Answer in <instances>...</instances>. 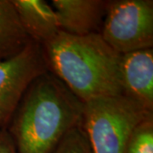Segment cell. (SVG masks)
I'll return each mask as SVG.
<instances>
[{
  "label": "cell",
  "instance_id": "1",
  "mask_svg": "<svg viewBox=\"0 0 153 153\" xmlns=\"http://www.w3.org/2000/svg\"><path fill=\"white\" fill-rule=\"evenodd\" d=\"M83 107L84 102L48 71L29 85L4 128L17 153H52L81 125Z\"/></svg>",
  "mask_w": 153,
  "mask_h": 153
},
{
  "label": "cell",
  "instance_id": "2",
  "mask_svg": "<svg viewBox=\"0 0 153 153\" xmlns=\"http://www.w3.org/2000/svg\"><path fill=\"white\" fill-rule=\"evenodd\" d=\"M41 45L48 71L82 102L123 94L121 55L100 34L76 36L60 31Z\"/></svg>",
  "mask_w": 153,
  "mask_h": 153
},
{
  "label": "cell",
  "instance_id": "3",
  "mask_svg": "<svg viewBox=\"0 0 153 153\" xmlns=\"http://www.w3.org/2000/svg\"><path fill=\"white\" fill-rule=\"evenodd\" d=\"M153 111L123 94L84 102L81 128L92 153H125L132 133Z\"/></svg>",
  "mask_w": 153,
  "mask_h": 153
},
{
  "label": "cell",
  "instance_id": "4",
  "mask_svg": "<svg viewBox=\"0 0 153 153\" xmlns=\"http://www.w3.org/2000/svg\"><path fill=\"white\" fill-rule=\"evenodd\" d=\"M100 34L120 55L152 49L153 1H108Z\"/></svg>",
  "mask_w": 153,
  "mask_h": 153
},
{
  "label": "cell",
  "instance_id": "5",
  "mask_svg": "<svg viewBox=\"0 0 153 153\" xmlns=\"http://www.w3.org/2000/svg\"><path fill=\"white\" fill-rule=\"evenodd\" d=\"M48 71L42 45L33 41L19 54L0 60V126L5 128L29 85Z\"/></svg>",
  "mask_w": 153,
  "mask_h": 153
},
{
  "label": "cell",
  "instance_id": "6",
  "mask_svg": "<svg viewBox=\"0 0 153 153\" xmlns=\"http://www.w3.org/2000/svg\"><path fill=\"white\" fill-rule=\"evenodd\" d=\"M120 81L123 95L153 111V49L121 55Z\"/></svg>",
  "mask_w": 153,
  "mask_h": 153
},
{
  "label": "cell",
  "instance_id": "7",
  "mask_svg": "<svg viewBox=\"0 0 153 153\" xmlns=\"http://www.w3.org/2000/svg\"><path fill=\"white\" fill-rule=\"evenodd\" d=\"M108 1L52 0L60 31L76 36L100 33Z\"/></svg>",
  "mask_w": 153,
  "mask_h": 153
},
{
  "label": "cell",
  "instance_id": "8",
  "mask_svg": "<svg viewBox=\"0 0 153 153\" xmlns=\"http://www.w3.org/2000/svg\"><path fill=\"white\" fill-rule=\"evenodd\" d=\"M22 27L38 44L48 42L60 32L55 10L44 0H12Z\"/></svg>",
  "mask_w": 153,
  "mask_h": 153
},
{
  "label": "cell",
  "instance_id": "9",
  "mask_svg": "<svg viewBox=\"0 0 153 153\" xmlns=\"http://www.w3.org/2000/svg\"><path fill=\"white\" fill-rule=\"evenodd\" d=\"M32 42L12 0H0V60L19 54Z\"/></svg>",
  "mask_w": 153,
  "mask_h": 153
},
{
  "label": "cell",
  "instance_id": "10",
  "mask_svg": "<svg viewBox=\"0 0 153 153\" xmlns=\"http://www.w3.org/2000/svg\"><path fill=\"white\" fill-rule=\"evenodd\" d=\"M125 153H153V117L143 121L135 128Z\"/></svg>",
  "mask_w": 153,
  "mask_h": 153
},
{
  "label": "cell",
  "instance_id": "11",
  "mask_svg": "<svg viewBox=\"0 0 153 153\" xmlns=\"http://www.w3.org/2000/svg\"><path fill=\"white\" fill-rule=\"evenodd\" d=\"M52 153H92L87 137L81 126L71 129Z\"/></svg>",
  "mask_w": 153,
  "mask_h": 153
},
{
  "label": "cell",
  "instance_id": "12",
  "mask_svg": "<svg viewBox=\"0 0 153 153\" xmlns=\"http://www.w3.org/2000/svg\"><path fill=\"white\" fill-rule=\"evenodd\" d=\"M0 153H17L15 144L4 128L0 130Z\"/></svg>",
  "mask_w": 153,
  "mask_h": 153
},
{
  "label": "cell",
  "instance_id": "13",
  "mask_svg": "<svg viewBox=\"0 0 153 153\" xmlns=\"http://www.w3.org/2000/svg\"><path fill=\"white\" fill-rule=\"evenodd\" d=\"M2 128H2V127H1V126H0V130H1V129H2Z\"/></svg>",
  "mask_w": 153,
  "mask_h": 153
}]
</instances>
